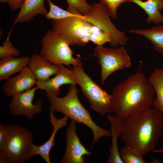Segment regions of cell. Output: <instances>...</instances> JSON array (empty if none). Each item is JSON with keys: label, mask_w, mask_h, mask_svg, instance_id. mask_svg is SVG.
I'll list each match as a JSON object with an SVG mask.
<instances>
[{"label": "cell", "mask_w": 163, "mask_h": 163, "mask_svg": "<svg viewBox=\"0 0 163 163\" xmlns=\"http://www.w3.org/2000/svg\"><path fill=\"white\" fill-rule=\"evenodd\" d=\"M138 70L119 83L113 89V109L115 115L123 121L153 105L155 90L142 72Z\"/></svg>", "instance_id": "cell-1"}, {"label": "cell", "mask_w": 163, "mask_h": 163, "mask_svg": "<svg viewBox=\"0 0 163 163\" xmlns=\"http://www.w3.org/2000/svg\"><path fill=\"white\" fill-rule=\"evenodd\" d=\"M163 128L162 113L150 107L123 121L120 138L126 145L144 156L155 151Z\"/></svg>", "instance_id": "cell-2"}, {"label": "cell", "mask_w": 163, "mask_h": 163, "mask_svg": "<svg viewBox=\"0 0 163 163\" xmlns=\"http://www.w3.org/2000/svg\"><path fill=\"white\" fill-rule=\"evenodd\" d=\"M78 90L75 85L70 84L66 95L64 97L50 96L49 108L50 110L60 112L72 120L79 123H83L89 127L93 134L91 149L99 139L104 136H112L111 130L102 128L98 126L92 120L89 111L80 102L78 97Z\"/></svg>", "instance_id": "cell-3"}, {"label": "cell", "mask_w": 163, "mask_h": 163, "mask_svg": "<svg viewBox=\"0 0 163 163\" xmlns=\"http://www.w3.org/2000/svg\"><path fill=\"white\" fill-rule=\"evenodd\" d=\"M33 132L24 126L7 125L4 140L0 145V163H24L32 158L29 148Z\"/></svg>", "instance_id": "cell-4"}, {"label": "cell", "mask_w": 163, "mask_h": 163, "mask_svg": "<svg viewBox=\"0 0 163 163\" xmlns=\"http://www.w3.org/2000/svg\"><path fill=\"white\" fill-rule=\"evenodd\" d=\"M72 70L77 85L81 87V91L91 109L101 116L113 112L112 94H108L92 80L85 72L82 63L74 66Z\"/></svg>", "instance_id": "cell-5"}, {"label": "cell", "mask_w": 163, "mask_h": 163, "mask_svg": "<svg viewBox=\"0 0 163 163\" xmlns=\"http://www.w3.org/2000/svg\"><path fill=\"white\" fill-rule=\"evenodd\" d=\"M41 43L42 49L39 54L53 64H63L69 66L82 62L80 57H73V52L66 40L52 29L47 30Z\"/></svg>", "instance_id": "cell-6"}, {"label": "cell", "mask_w": 163, "mask_h": 163, "mask_svg": "<svg viewBox=\"0 0 163 163\" xmlns=\"http://www.w3.org/2000/svg\"><path fill=\"white\" fill-rule=\"evenodd\" d=\"M52 29L62 36L70 46H84L96 26L84 19L79 12L72 16L53 20Z\"/></svg>", "instance_id": "cell-7"}, {"label": "cell", "mask_w": 163, "mask_h": 163, "mask_svg": "<svg viewBox=\"0 0 163 163\" xmlns=\"http://www.w3.org/2000/svg\"><path fill=\"white\" fill-rule=\"evenodd\" d=\"M91 56L97 58L101 66L102 85L113 73L129 68L131 65L129 53L123 46L115 48L97 45Z\"/></svg>", "instance_id": "cell-8"}, {"label": "cell", "mask_w": 163, "mask_h": 163, "mask_svg": "<svg viewBox=\"0 0 163 163\" xmlns=\"http://www.w3.org/2000/svg\"><path fill=\"white\" fill-rule=\"evenodd\" d=\"M82 16L109 35L111 47L124 46L129 40L124 32L118 30L111 22L106 7L101 2L93 3L86 14Z\"/></svg>", "instance_id": "cell-9"}, {"label": "cell", "mask_w": 163, "mask_h": 163, "mask_svg": "<svg viewBox=\"0 0 163 163\" xmlns=\"http://www.w3.org/2000/svg\"><path fill=\"white\" fill-rule=\"evenodd\" d=\"M39 88L36 86L25 91L17 94L12 96L8 104V109L14 116L23 115L32 120L35 114L43 111L42 102L40 99L35 104L32 103L36 91Z\"/></svg>", "instance_id": "cell-10"}, {"label": "cell", "mask_w": 163, "mask_h": 163, "mask_svg": "<svg viewBox=\"0 0 163 163\" xmlns=\"http://www.w3.org/2000/svg\"><path fill=\"white\" fill-rule=\"evenodd\" d=\"M76 122L71 120L66 133V147L60 163H84L85 155L91 154L81 143L76 133Z\"/></svg>", "instance_id": "cell-11"}, {"label": "cell", "mask_w": 163, "mask_h": 163, "mask_svg": "<svg viewBox=\"0 0 163 163\" xmlns=\"http://www.w3.org/2000/svg\"><path fill=\"white\" fill-rule=\"evenodd\" d=\"M59 68L58 73L53 78L43 82H37V86L45 91V96H58L61 93L60 87L65 84L77 85L76 77L72 70L66 67L63 64L57 65Z\"/></svg>", "instance_id": "cell-12"}, {"label": "cell", "mask_w": 163, "mask_h": 163, "mask_svg": "<svg viewBox=\"0 0 163 163\" xmlns=\"http://www.w3.org/2000/svg\"><path fill=\"white\" fill-rule=\"evenodd\" d=\"M37 81L29 67L23 68L18 75L10 77L1 85L4 94L8 97L28 90Z\"/></svg>", "instance_id": "cell-13"}, {"label": "cell", "mask_w": 163, "mask_h": 163, "mask_svg": "<svg viewBox=\"0 0 163 163\" xmlns=\"http://www.w3.org/2000/svg\"><path fill=\"white\" fill-rule=\"evenodd\" d=\"M53 113L51 110L49 113L50 122L53 127V132L50 138L44 144L40 146L36 145L33 142L29 148L30 154L31 157L39 155L47 163H50V152L52 147L55 145L54 138L56 134L59 129L67 124L69 118L68 117L65 116L61 119H58Z\"/></svg>", "instance_id": "cell-14"}, {"label": "cell", "mask_w": 163, "mask_h": 163, "mask_svg": "<svg viewBox=\"0 0 163 163\" xmlns=\"http://www.w3.org/2000/svg\"><path fill=\"white\" fill-rule=\"evenodd\" d=\"M28 65L37 81L39 82L48 80L51 76L56 75L59 70L57 65L50 62L37 54L32 55Z\"/></svg>", "instance_id": "cell-15"}, {"label": "cell", "mask_w": 163, "mask_h": 163, "mask_svg": "<svg viewBox=\"0 0 163 163\" xmlns=\"http://www.w3.org/2000/svg\"><path fill=\"white\" fill-rule=\"evenodd\" d=\"M48 13L44 0H24L13 24L28 22L37 14L45 16Z\"/></svg>", "instance_id": "cell-16"}, {"label": "cell", "mask_w": 163, "mask_h": 163, "mask_svg": "<svg viewBox=\"0 0 163 163\" xmlns=\"http://www.w3.org/2000/svg\"><path fill=\"white\" fill-rule=\"evenodd\" d=\"M111 125V145L109 147L110 155L107 160L108 163H124L120 156L117 143V139L122 134L123 121L116 115L109 114L107 117Z\"/></svg>", "instance_id": "cell-17"}, {"label": "cell", "mask_w": 163, "mask_h": 163, "mask_svg": "<svg viewBox=\"0 0 163 163\" xmlns=\"http://www.w3.org/2000/svg\"><path fill=\"white\" fill-rule=\"evenodd\" d=\"M30 58L28 56L17 58L9 56L0 60V81L7 80L12 75L20 72L28 65Z\"/></svg>", "instance_id": "cell-18"}, {"label": "cell", "mask_w": 163, "mask_h": 163, "mask_svg": "<svg viewBox=\"0 0 163 163\" xmlns=\"http://www.w3.org/2000/svg\"><path fill=\"white\" fill-rule=\"evenodd\" d=\"M128 2L136 4L144 10L148 15L146 19L147 23L158 24L163 22V15L160 11L163 9V0H129Z\"/></svg>", "instance_id": "cell-19"}, {"label": "cell", "mask_w": 163, "mask_h": 163, "mask_svg": "<svg viewBox=\"0 0 163 163\" xmlns=\"http://www.w3.org/2000/svg\"><path fill=\"white\" fill-rule=\"evenodd\" d=\"M128 32L146 37L150 41L153 49L163 55V26L157 25L145 29H131Z\"/></svg>", "instance_id": "cell-20"}, {"label": "cell", "mask_w": 163, "mask_h": 163, "mask_svg": "<svg viewBox=\"0 0 163 163\" xmlns=\"http://www.w3.org/2000/svg\"><path fill=\"white\" fill-rule=\"evenodd\" d=\"M148 79L156 94L153 105L161 112L163 116V67L155 69Z\"/></svg>", "instance_id": "cell-21"}, {"label": "cell", "mask_w": 163, "mask_h": 163, "mask_svg": "<svg viewBox=\"0 0 163 163\" xmlns=\"http://www.w3.org/2000/svg\"><path fill=\"white\" fill-rule=\"evenodd\" d=\"M50 6V11L45 16L48 19H62L72 16L79 12L75 7L69 9L70 12L65 10L54 5L50 0H47Z\"/></svg>", "instance_id": "cell-22"}, {"label": "cell", "mask_w": 163, "mask_h": 163, "mask_svg": "<svg viewBox=\"0 0 163 163\" xmlns=\"http://www.w3.org/2000/svg\"><path fill=\"white\" fill-rule=\"evenodd\" d=\"M120 156L124 163H146L142 155L125 145L120 151Z\"/></svg>", "instance_id": "cell-23"}, {"label": "cell", "mask_w": 163, "mask_h": 163, "mask_svg": "<svg viewBox=\"0 0 163 163\" xmlns=\"http://www.w3.org/2000/svg\"><path fill=\"white\" fill-rule=\"evenodd\" d=\"M89 40L98 46H102L110 41L109 35L96 26L89 37Z\"/></svg>", "instance_id": "cell-24"}, {"label": "cell", "mask_w": 163, "mask_h": 163, "mask_svg": "<svg viewBox=\"0 0 163 163\" xmlns=\"http://www.w3.org/2000/svg\"><path fill=\"white\" fill-rule=\"evenodd\" d=\"M21 53L19 49L13 46L8 37L3 42V46H0L1 59L11 56H18Z\"/></svg>", "instance_id": "cell-25"}, {"label": "cell", "mask_w": 163, "mask_h": 163, "mask_svg": "<svg viewBox=\"0 0 163 163\" xmlns=\"http://www.w3.org/2000/svg\"><path fill=\"white\" fill-rule=\"evenodd\" d=\"M106 7L110 17L117 18V11L121 5L128 2L129 0H98Z\"/></svg>", "instance_id": "cell-26"}, {"label": "cell", "mask_w": 163, "mask_h": 163, "mask_svg": "<svg viewBox=\"0 0 163 163\" xmlns=\"http://www.w3.org/2000/svg\"><path fill=\"white\" fill-rule=\"evenodd\" d=\"M68 6L75 7L82 15H84L88 12L91 6L86 0H66Z\"/></svg>", "instance_id": "cell-27"}, {"label": "cell", "mask_w": 163, "mask_h": 163, "mask_svg": "<svg viewBox=\"0 0 163 163\" xmlns=\"http://www.w3.org/2000/svg\"><path fill=\"white\" fill-rule=\"evenodd\" d=\"M24 0H0L2 3H8L13 12L16 10L21 9Z\"/></svg>", "instance_id": "cell-28"}, {"label": "cell", "mask_w": 163, "mask_h": 163, "mask_svg": "<svg viewBox=\"0 0 163 163\" xmlns=\"http://www.w3.org/2000/svg\"><path fill=\"white\" fill-rule=\"evenodd\" d=\"M7 125L0 124V145L3 143L6 135Z\"/></svg>", "instance_id": "cell-29"}, {"label": "cell", "mask_w": 163, "mask_h": 163, "mask_svg": "<svg viewBox=\"0 0 163 163\" xmlns=\"http://www.w3.org/2000/svg\"><path fill=\"white\" fill-rule=\"evenodd\" d=\"M161 147L160 151L163 152V128L162 129V133L161 135Z\"/></svg>", "instance_id": "cell-30"}]
</instances>
